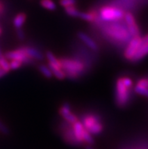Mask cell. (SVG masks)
<instances>
[{"instance_id":"cell-35","label":"cell","mask_w":148,"mask_h":149,"mask_svg":"<svg viewBox=\"0 0 148 149\" xmlns=\"http://www.w3.org/2000/svg\"><path fill=\"white\" fill-rule=\"evenodd\" d=\"M1 33H2V28L0 27V35H1Z\"/></svg>"},{"instance_id":"cell-26","label":"cell","mask_w":148,"mask_h":149,"mask_svg":"<svg viewBox=\"0 0 148 149\" xmlns=\"http://www.w3.org/2000/svg\"><path fill=\"white\" fill-rule=\"evenodd\" d=\"M76 3V0H60V4L64 8L74 6Z\"/></svg>"},{"instance_id":"cell-16","label":"cell","mask_w":148,"mask_h":149,"mask_svg":"<svg viewBox=\"0 0 148 149\" xmlns=\"http://www.w3.org/2000/svg\"><path fill=\"white\" fill-rule=\"evenodd\" d=\"M40 4L42 7L45 8L46 9L54 11L56 9V5L52 0H41Z\"/></svg>"},{"instance_id":"cell-18","label":"cell","mask_w":148,"mask_h":149,"mask_svg":"<svg viewBox=\"0 0 148 149\" xmlns=\"http://www.w3.org/2000/svg\"><path fill=\"white\" fill-rule=\"evenodd\" d=\"M79 17L83 19V20H85V21L92 22V21H94V19H95V15L92 13V12H89V13H85V12H79Z\"/></svg>"},{"instance_id":"cell-27","label":"cell","mask_w":148,"mask_h":149,"mask_svg":"<svg viewBox=\"0 0 148 149\" xmlns=\"http://www.w3.org/2000/svg\"><path fill=\"white\" fill-rule=\"evenodd\" d=\"M0 132L4 135H8L9 133V130H8V128L1 120H0Z\"/></svg>"},{"instance_id":"cell-31","label":"cell","mask_w":148,"mask_h":149,"mask_svg":"<svg viewBox=\"0 0 148 149\" xmlns=\"http://www.w3.org/2000/svg\"><path fill=\"white\" fill-rule=\"evenodd\" d=\"M6 74H7V72L5 71V70H2V69H1V70H0V78L6 75Z\"/></svg>"},{"instance_id":"cell-24","label":"cell","mask_w":148,"mask_h":149,"mask_svg":"<svg viewBox=\"0 0 148 149\" xmlns=\"http://www.w3.org/2000/svg\"><path fill=\"white\" fill-rule=\"evenodd\" d=\"M0 65H1V68H2V70H4L5 71L7 72V73L8 72H9V63L7 61V59L6 58V57H4L3 58L0 59Z\"/></svg>"},{"instance_id":"cell-15","label":"cell","mask_w":148,"mask_h":149,"mask_svg":"<svg viewBox=\"0 0 148 149\" xmlns=\"http://www.w3.org/2000/svg\"><path fill=\"white\" fill-rule=\"evenodd\" d=\"M88 130V132H90L91 134H94V135H97L99 134L100 132H102L103 130V126L101 124L100 122H98V123H94L93 126H92L91 127L86 130Z\"/></svg>"},{"instance_id":"cell-20","label":"cell","mask_w":148,"mask_h":149,"mask_svg":"<svg viewBox=\"0 0 148 149\" xmlns=\"http://www.w3.org/2000/svg\"><path fill=\"white\" fill-rule=\"evenodd\" d=\"M83 141H85V142L89 144V145H93V144L94 143V139L92 136V134H91L90 132H88V130H86L85 129L84 131H83Z\"/></svg>"},{"instance_id":"cell-14","label":"cell","mask_w":148,"mask_h":149,"mask_svg":"<svg viewBox=\"0 0 148 149\" xmlns=\"http://www.w3.org/2000/svg\"><path fill=\"white\" fill-rule=\"evenodd\" d=\"M46 57H47V59L49 61V64L51 65H53V66L56 67V68H61V64L60 63V61H58V59L55 58L54 55L52 54V52H46Z\"/></svg>"},{"instance_id":"cell-21","label":"cell","mask_w":148,"mask_h":149,"mask_svg":"<svg viewBox=\"0 0 148 149\" xmlns=\"http://www.w3.org/2000/svg\"><path fill=\"white\" fill-rule=\"evenodd\" d=\"M61 116L64 117L66 120L68 121L70 123H75L77 121L76 117L75 115H73L70 111L67 112V113H63V114H61Z\"/></svg>"},{"instance_id":"cell-22","label":"cell","mask_w":148,"mask_h":149,"mask_svg":"<svg viewBox=\"0 0 148 149\" xmlns=\"http://www.w3.org/2000/svg\"><path fill=\"white\" fill-rule=\"evenodd\" d=\"M135 92L139 95H142L148 98V88L138 85L135 87Z\"/></svg>"},{"instance_id":"cell-4","label":"cell","mask_w":148,"mask_h":149,"mask_svg":"<svg viewBox=\"0 0 148 149\" xmlns=\"http://www.w3.org/2000/svg\"><path fill=\"white\" fill-rule=\"evenodd\" d=\"M60 63L61 64V68L64 69V70L78 73L84 69V65L78 61L70 60V59H60Z\"/></svg>"},{"instance_id":"cell-6","label":"cell","mask_w":148,"mask_h":149,"mask_svg":"<svg viewBox=\"0 0 148 149\" xmlns=\"http://www.w3.org/2000/svg\"><path fill=\"white\" fill-rule=\"evenodd\" d=\"M6 59H11V60H18L21 62L28 63L30 61V58L26 55L22 49H17L15 51L8 52L5 55Z\"/></svg>"},{"instance_id":"cell-11","label":"cell","mask_w":148,"mask_h":149,"mask_svg":"<svg viewBox=\"0 0 148 149\" xmlns=\"http://www.w3.org/2000/svg\"><path fill=\"white\" fill-rule=\"evenodd\" d=\"M26 15L24 13L18 14L14 19V25L17 29L21 28L26 21Z\"/></svg>"},{"instance_id":"cell-12","label":"cell","mask_w":148,"mask_h":149,"mask_svg":"<svg viewBox=\"0 0 148 149\" xmlns=\"http://www.w3.org/2000/svg\"><path fill=\"white\" fill-rule=\"evenodd\" d=\"M99 122V120L98 119V117H94V116H88V117H85L83 120V127L85 130H88L89 127L94 124V123Z\"/></svg>"},{"instance_id":"cell-28","label":"cell","mask_w":148,"mask_h":149,"mask_svg":"<svg viewBox=\"0 0 148 149\" xmlns=\"http://www.w3.org/2000/svg\"><path fill=\"white\" fill-rule=\"evenodd\" d=\"M17 35L20 40H24L25 39L24 32V30L21 28L17 29Z\"/></svg>"},{"instance_id":"cell-9","label":"cell","mask_w":148,"mask_h":149,"mask_svg":"<svg viewBox=\"0 0 148 149\" xmlns=\"http://www.w3.org/2000/svg\"><path fill=\"white\" fill-rule=\"evenodd\" d=\"M148 55V44L145 45H142L141 47L139 48L138 50L136 52L133 57L131 58V61L132 62H137L138 61L141 60L144 58L146 55Z\"/></svg>"},{"instance_id":"cell-30","label":"cell","mask_w":148,"mask_h":149,"mask_svg":"<svg viewBox=\"0 0 148 149\" xmlns=\"http://www.w3.org/2000/svg\"><path fill=\"white\" fill-rule=\"evenodd\" d=\"M138 85L148 88V79H140V80L138 81Z\"/></svg>"},{"instance_id":"cell-33","label":"cell","mask_w":148,"mask_h":149,"mask_svg":"<svg viewBox=\"0 0 148 149\" xmlns=\"http://www.w3.org/2000/svg\"><path fill=\"white\" fill-rule=\"evenodd\" d=\"M3 10V7H2V5L1 3H0V12Z\"/></svg>"},{"instance_id":"cell-32","label":"cell","mask_w":148,"mask_h":149,"mask_svg":"<svg viewBox=\"0 0 148 149\" xmlns=\"http://www.w3.org/2000/svg\"><path fill=\"white\" fill-rule=\"evenodd\" d=\"M4 55H2V51H1V49H0V59H2V58H4Z\"/></svg>"},{"instance_id":"cell-19","label":"cell","mask_w":148,"mask_h":149,"mask_svg":"<svg viewBox=\"0 0 148 149\" xmlns=\"http://www.w3.org/2000/svg\"><path fill=\"white\" fill-rule=\"evenodd\" d=\"M65 11H66V13L67 14V15H69V16H72V17H79V12H80V11H78V9L76 8L73 6L66 7Z\"/></svg>"},{"instance_id":"cell-25","label":"cell","mask_w":148,"mask_h":149,"mask_svg":"<svg viewBox=\"0 0 148 149\" xmlns=\"http://www.w3.org/2000/svg\"><path fill=\"white\" fill-rule=\"evenodd\" d=\"M10 70H16L22 66V62L18 60H12L9 63Z\"/></svg>"},{"instance_id":"cell-10","label":"cell","mask_w":148,"mask_h":149,"mask_svg":"<svg viewBox=\"0 0 148 149\" xmlns=\"http://www.w3.org/2000/svg\"><path fill=\"white\" fill-rule=\"evenodd\" d=\"M21 49H22L23 51L30 58H36L37 59V60H42V59H43V55H42L39 50L34 49V48L24 47L22 48Z\"/></svg>"},{"instance_id":"cell-1","label":"cell","mask_w":148,"mask_h":149,"mask_svg":"<svg viewBox=\"0 0 148 149\" xmlns=\"http://www.w3.org/2000/svg\"><path fill=\"white\" fill-rule=\"evenodd\" d=\"M100 16L104 21H117L125 16V13L121 9L106 6L103 7L100 11Z\"/></svg>"},{"instance_id":"cell-5","label":"cell","mask_w":148,"mask_h":149,"mask_svg":"<svg viewBox=\"0 0 148 149\" xmlns=\"http://www.w3.org/2000/svg\"><path fill=\"white\" fill-rule=\"evenodd\" d=\"M141 38L140 36H135L129 42L128 47L126 48V51H125V54H124L126 59L131 60V58L133 57V55L141 46Z\"/></svg>"},{"instance_id":"cell-13","label":"cell","mask_w":148,"mask_h":149,"mask_svg":"<svg viewBox=\"0 0 148 149\" xmlns=\"http://www.w3.org/2000/svg\"><path fill=\"white\" fill-rule=\"evenodd\" d=\"M49 69L51 70V73H52V75H54L58 79H64L66 77V75L64 74V72L62 70V69L60 68H56V67L53 66V65H49Z\"/></svg>"},{"instance_id":"cell-7","label":"cell","mask_w":148,"mask_h":149,"mask_svg":"<svg viewBox=\"0 0 148 149\" xmlns=\"http://www.w3.org/2000/svg\"><path fill=\"white\" fill-rule=\"evenodd\" d=\"M78 36H79V39H80L85 44H86L92 50H93V51H98V45H97L95 42L92 40V38L89 37L88 35H86V34L84 33L83 32H79L78 33Z\"/></svg>"},{"instance_id":"cell-29","label":"cell","mask_w":148,"mask_h":149,"mask_svg":"<svg viewBox=\"0 0 148 149\" xmlns=\"http://www.w3.org/2000/svg\"><path fill=\"white\" fill-rule=\"evenodd\" d=\"M122 82H123L124 85L126 86L127 88H130V87L132 86V81H131V79L130 78H122Z\"/></svg>"},{"instance_id":"cell-23","label":"cell","mask_w":148,"mask_h":149,"mask_svg":"<svg viewBox=\"0 0 148 149\" xmlns=\"http://www.w3.org/2000/svg\"><path fill=\"white\" fill-rule=\"evenodd\" d=\"M125 20H126V22L128 26H131V25L136 24V21L135 20V17H134L133 15L130 12H128V13L125 14Z\"/></svg>"},{"instance_id":"cell-8","label":"cell","mask_w":148,"mask_h":149,"mask_svg":"<svg viewBox=\"0 0 148 149\" xmlns=\"http://www.w3.org/2000/svg\"><path fill=\"white\" fill-rule=\"evenodd\" d=\"M73 133L75 136V138L78 142H83V134L85 128L83 123L79 121H76L75 123H73Z\"/></svg>"},{"instance_id":"cell-34","label":"cell","mask_w":148,"mask_h":149,"mask_svg":"<svg viewBox=\"0 0 148 149\" xmlns=\"http://www.w3.org/2000/svg\"><path fill=\"white\" fill-rule=\"evenodd\" d=\"M86 149H94V148H92L90 147V146H87Z\"/></svg>"},{"instance_id":"cell-36","label":"cell","mask_w":148,"mask_h":149,"mask_svg":"<svg viewBox=\"0 0 148 149\" xmlns=\"http://www.w3.org/2000/svg\"><path fill=\"white\" fill-rule=\"evenodd\" d=\"M1 69H2V68H1V65H0V70H1Z\"/></svg>"},{"instance_id":"cell-3","label":"cell","mask_w":148,"mask_h":149,"mask_svg":"<svg viewBox=\"0 0 148 149\" xmlns=\"http://www.w3.org/2000/svg\"><path fill=\"white\" fill-rule=\"evenodd\" d=\"M106 32L109 34V36L120 41H127L129 40L130 36H131L129 33V30L118 24L109 26L106 30Z\"/></svg>"},{"instance_id":"cell-2","label":"cell","mask_w":148,"mask_h":149,"mask_svg":"<svg viewBox=\"0 0 148 149\" xmlns=\"http://www.w3.org/2000/svg\"><path fill=\"white\" fill-rule=\"evenodd\" d=\"M129 88L124 85L122 78H120L116 82V104L120 107H124L129 101Z\"/></svg>"},{"instance_id":"cell-17","label":"cell","mask_w":148,"mask_h":149,"mask_svg":"<svg viewBox=\"0 0 148 149\" xmlns=\"http://www.w3.org/2000/svg\"><path fill=\"white\" fill-rule=\"evenodd\" d=\"M39 70L41 72L42 74H43L46 78H50L52 77V73L51 71V70L49 69V68H48L47 66H45L44 64H40L39 66Z\"/></svg>"}]
</instances>
